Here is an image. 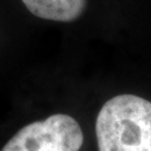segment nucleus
<instances>
[{"label": "nucleus", "mask_w": 151, "mask_h": 151, "mask_svg": "<svg viewBox=\"0 0 151 151\" xmlns=\"http://www.w3.org/2000/svg\"><path fill=\"white\" fill-rule=\"evenodd\" d=\"M98 151H151V102L119 94L102 106L96 120Z\"/></svg>", "instance_id": "nucleus-1"}, {"label": "nucleus", "mask_w": 151, "mask_h": 151, "mask_svg": "<svg viewBox=\"0 0 151 151\" xmlns=\"http://www.w3.org/2000/svg\"><path fill=\"white\" fill-rule=\"evenodd\" d=\"M83 132L72 116L55 113L20 129L1 151H79Z\"/></svg>", "instance_id": "nucleus-2"}, {"label": "nucleus", "mask_w": 151, "mask_h": 151, "mask_svg": "<svg viewBox=\"0 0 151 151\" xmlns=\"http://www.w3.org/2000/svg\"><path fill=\"white\" fill-rule=\"evenodd\" d=\"M33 15L53 22H74L82 15L87 0H22Z\"/></svg>", "instance_id": "nucleus-3"}]
</instances>
